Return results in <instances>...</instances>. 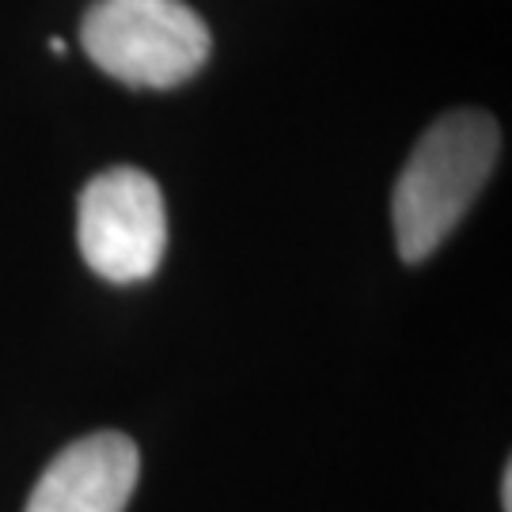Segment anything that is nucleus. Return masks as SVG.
I'll list each match as a JSON object with an SVG mask.
<instances>
[{
	"label": "nucleus",
	"instance_id": "nucleus-1",
	"mask_svg": "<svg viewBox=\"0 0 512 512\" xmlns=\"http://www.w3.org/2000/svg\"><path fill=\"white\" fill-rule=\"evenodd\" d=\"M501 152V129L486 110H452L421 133L391 198L395 243L403 262H425L452 236Z\"/></svg>",
	"mask_w": 512,
	"mask_h": 512
},
{
	"label": "nucleus",
	"instance_id": "nucleus-5",
	"mask_svg": "<svg viewBox=\"0 0 512 512\" xmlns=\"http://www.w3.org/2000/svg\"><path fill=\"white\" fill-rule=\"evenodd\" d=\"M501 509L512 512V467L501 471Z\"/></svg>",
	"mask_w": 512,
	"mask_h": 512
},
{
	"label": "nucleus",
	"instance_id": "nucleus-4",
	"mask_svg": "<svg viewBox=\"0 0 512 512\" xmlns=\"http://www.w3.org/2000/svg\"><path fill=\"white\" fill-rule=\"evenodd\" d=\"M141 478V452L126 433H88L42 471L23 512H126Z\"/></svg>",
	"mask_w": 512,
	"mask_h": 512
},
{
	"label": "nucleus",
	"instance_id": "nucleus-2",
	"mask_svg": "<svg viewBox=\"0 0 512 512\" xmlns=\"http://www.w3.org/2000/svg\"><path fill=\"white\" fill-rule=\"evenodd\" d=\"M80 46L129 88H179L202 73L213 38L183 0H95L80 23Z\"/></svg>",
	"mask_w": 512,
	"mask_h": 512
},
{
	"label": "nucleus",
	"instance_id": "nucleus-3",
	"mask_svg": "<svg viewBox=\"0 0 512 512\" xmlns=\"http://www.w3.org/2000/svg\"><path fill=\"white\" fill-rule=\"evenodd\" d=\"M76 239L84 262L103 281H148L167 251V209L156 179L141 167L95 175L76 205Z\"/></svg>",
	"mask_w": 512,
	"mask_h": 512
},
{
	"label": "nucleus",
	"instance_id": "nucleus-6",
	"mask_svg": "<svg viewBox=\"0 0 512 512\" xmlns=\"http://www.w3.org/2000/svg\"><path fill=\"white\" fill-rule=\"evenodd\" d=\"M50 50H54V54H65V50H69V46H65V42H61V38H50Z\"/></svg>",
	"mask_w": 512,
	"mask_h": 512
}]
</instances>
